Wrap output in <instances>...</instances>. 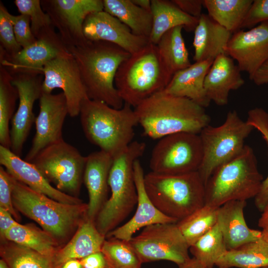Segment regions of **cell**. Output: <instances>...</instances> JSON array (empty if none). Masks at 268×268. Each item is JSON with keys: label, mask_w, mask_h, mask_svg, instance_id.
I'll return each mask as SVG.
<instances>
[{"label": "cell", "mask_w": 268, "mask_h": 268, "mask_svg": "<svg viewBox=\"0 0 268 268\" xmlns=\"http://www.w3.org/2000/svg\"><path fill=\"white\" fill-rule=\"evenodd\" d=\"M77 65L87 97L117 109L124 104L115 85L121 64L131 54L121 47L103 41H86L67 47Z\"/></svg>", "instance_id": "6da1fadb"}, {"label": "cell", "mask_w": 268, "mask_h": 268, "mask_svg": "<svg viewBox=\"0 0 268 268\" xmlns=\"http://www.w3.org/2000/svg\"><path fill=\"white\" fill-rule=\"evenodd\" d=\"M134 110L144 134L154 139L179 133L199 134L210 121L205 108L163 91L144 100Z\"/></svg>", "instance_id": "7a4b0ae2"}, {"label": "cell", "mask_w": 268, "mask_h": 268, "mask_svg": "<svg viewBox=\"0 0 268 268\" xmlns=\"http://www.w3.org/2000/svg\"><path fill=\"white\" fill-rule=\"evenodd\" d=\"M79 115L86 138L113 158L133 141L134 128L138 123L134 109L129 104L124 103L117 109L86 98L81 104Z\"/></svg>", "instance_id": "3957f363"}, {"label": "cell", "mask_w": 268, "mask_h": 268, "mask_svg": "<svg viewBox=\"0 0 268 268\" xmlns=\"http://www.w3.org/2000/svg\"><path fill=\"white\" fill-rule=\"evenodd\" d=\"M12 200L16 210L38 223L59 244L67 240L87 217L88 204L56 201L15 179Z\"/></svg>", "instance_id": "277c9868"}, {"label": "cell", "mask_w": 268, "mask_h": 268, "mask_svg": "<svg viewBox=\"0 0 268 268\" xmlns=\"http://www.w3.org/2000/svg\"><path fill=\"white\" fill-rule=\"evenodd\" d=\"M172 77L157 45L148 43L121 64L115 76V85L124 102L134 108L162 91Z\"/></svg>", "instance_id": "5b68a950"}, {"label": "cell", "mask_w": 268, "mask_h": 268, "mask_svg": "<svg viewBox=\"0 0 268 268\" xmlns=\"http://www.w3.org/2000/svg\"><path fill=\"white\" fill-rule=\"evenodd\" d=\"M145 148L144 142L133 141L113 158L108 180L111 196L95 221L98 230L105 236L117 228L137 205L134 164Z\"/></svg>", "instance_id": "8992f818"}, {"label": "cell", "mask_w": 268, "mask_h": 268, "mask_svg": "<svg viewBox=\"0 0 268 268\" xmlns=\"http://www.w3.org/2000/svg\"><path fill=\"white\" fill-rule=\"evenodd\" d=\"M263 177L253 149L245 145L236 157L218 167L205 185V203L219 207L232 201L255 198Z\"/></svg>", "instance_id": "52a82bcc"}, {"label": "cell", "mask_w": 268, "mask_h": 268, "mask_svg": "<svg viewBox=\"0 0 268 268\" xmlns=\"http://www.w3.org/2000/svg\"><path fill=\"white\" fill-rule=\"evenodd\" d=\"M144 185L155 207L178 221L205 203V185L198 171L176 175L151 171L144 175Z\"/></svg>", "instance_id": "ba28073f"}, {"label": "cell", "mask_w": 268, "mask_h": 268, "mask_svg": "<svg viewBox=\"0 0 268 268\" xmlns=\"http://www.w3.org/2000/svg\"><path fill=\"white\" fill-rule=\"evenodd\" d=\"M254 129L233 110L227 113L220 126L209 125L201 130L199 135L203 155L198 172L204 185L218 167L240 154L245 145V139Z\"/></svg>", "instance_id": "9c48e42d"}, {"label": "cell", "mask_w": 268, "mask_h": 268, "mask_svg": "<svg viewBox=\"0 0 268 268\" xmlns=\"http://www.w3.org/2000/svg\"><path fill=\"white\" fill-rule=\"evenodd\" d=\"M86 162V156L63 139L42 149L31 162L58 190L75 197L83 181Z\"/></svg>", "instance_id": "30bf717a"}, {"label": "cell", "mask_w": 268, "mask_h": 268, "mask_svg": "<svg viewBox=\"0 0 268 268\" xmlns=\"http://www.w3.org/2000/svg\"><path fill=\"white\" fill-rule=\"evenodd\" d=\"M202 155L199 134L176 133L159 139L152 151L149 167L152 172L165 174L198 171Z\"/></svg>", "instance_id": "8fae6325"}, {"label": "cell", "mask_w": 268, "mask_h": 268, "mask_svg": "<svg viewBox=\"0 0 268 268\" xmlns=\"http://www.w3.org/2000/svg\"><path fill=\"white\" fill-rule=\"evenodd\" d=\"M176 223L147 226L129 241L142 264L166 260L179 267L191 258L190 247Z\"/></svg>", "instance_id": "7c38bea8"}, {"label": "cell", "mask_w": 268, "mask_h": 268, "mask_svg": "<svg viewBox=\"0 0 268 268\" xmlns=\"http://www.w3.org/2000/svg\"><path fill=\"white\" fill-rule=\"evenodd\" d=\"M41 6L66 47L87 41L83 32L85 19L92 13L104 10L103 0H44Z\"/></svg>", "instance_id": "4fadbf2b"}, {"label": "cell", "mask_w": 268, "mask_h": 268, "mask_svg": "<svg viewBox=\"0 0 268 268\" xmlns=\"http://www.w3.org/2000/svg\"><path fill=\"white\" fill-rule=\"evenodd\" d=\"M11 82L18 93V109L11 120L10 130V150L20 157L24 144L35 122L34 104L42 93L43 79L39 72H19L11 74Z\"/></svg>", "instance_id": "5bb4252c"}, {"label": "cell", "mask_w": 268, "mask_h": 268, "mask_svg": "<svg viewBox=\"0 0 268 268\" xmlns=\"http://www.w3.org/2000/svg\"><path fill=\"white\" fill-rule=\"evenodd\" d=\"M40 72L44 76L42 92L51 93L55 88H61L67 100L68 115H79L82 101L88 98L72 54L68 51L60 55L46 64Z\"/></svg>", "instance_id": "9a60e30c"}, {"label": "cell", "mask_w": 268, "mask_h": 268, "mask_svg": "<svg viewBox=\"0 0 268 268\" xmlns=\"http://www.w3.org/2000/svg\"><path fill=\"white\" fill-rule=\"evenodd\" d=\"M40 111L36 118V133L31 146L24 158L31 162L45 147L63 139V127L68 111L63 92L56 94L42 92Z\"/></svg>", "instance_id": "2e32d148"}, {"label": "cell", "mask_w": 268, "mask_h": 268, "mask_svg": "<svg viewBox=\"0 0 268 268\" xmlns=\"http://www.w3.org/2000/svg\"><path fill=\"white\" fill-rule=\"evenodd\" d=\"M53 26L43 30L32 44L11 57H0V65L11 74L39 72L48 63L68 51Z\"/></svg>", "instance_id": "e0dca14e"}, {"label": "cell", "mask_w": 268, "mask_h": 268, "mask_svg": "<svg viewBox=\"0 0 268 268\" xmlns=\"http://www.w3.org/2000/svg\"><path fill=\"white\" fill-rule=\"evenodd\" d=\"M226 54L237 62L241 71L251 80L268 59V21L234 33L226 48Z\"/></svg>", "instance_id": "ac0fdd59"}, {"label": "cell", "mask_w": 268, "mask_h": 268, "mask_svg": "<svg viewBox=\"0 0 268 268\" xmlns=\"http://www.w3.org/2000/svg\"><path fill=\"white\" fill-rule=\"evenodd\" d=\"M83 32L87 40L111 43L131 55L149 43L148 38L134 35L127 26L104 10L92 13L86 17Z\"/></svg>", "instance_id": "d6986e66"}, {"label": "cell", "mask_w": 268, "mask_h": 268, "mask_svg": "<svg viewBox=\"0 0 268 268\" xmlns=\"http://www.w3.org/2000/svg\"><path fill=\"white\" fill-rule=\"evenodd\" d=\"M0 164L17 181L61 202L78 204L82 200L53 187L31 162L22 159L10 149L0 145Z\"/></svg>", "instance_id": "ffe728a7"}, {"label": "cell", "mask_w": 268, "mask_h": 268, "mask_svg": "<svg viewBox=\"0 0 268 268\" xmlns=\"http://www.w3.org/2000/svg\"><path fill=\"white\" fill-rule=\"evenodd\" d=\"M134 173L138 196L135 212L130 220L109 232L106 238L114 237L129 241L134 234L142 227L157 223L178 222L160 211L149 198L144 188L143 170L138 159L134 163Z\"/></svg>", "instance_id": "44dd1931"}, {"label": "cell", "mask_w": 268, "mask_h": 268, "mask_svg": "<svg viewBox=\"0 0 268 268\" xmlns=\"http://www.w3.org/2000/svg\"><path fill=\"white\" fill-rule=\"evenodd\" d=\"M113 161L112 156L101 150L86 156L83 182L89 196L87 218L91 221H95L99 212L109 199L108 180Z\"/></svg>", "instance_id": "7402d4cb"}, {"label": "cell", "mask_w": 268, "mask_h": 268, "mask_svg": "<svg viewBox=\"0 0 268 268\" xmlns=\"http://www.w3.org/2000/svg\"><path fill=\"white\" fill-rule=\"evenodd\" d=\"M241 71L234 60L227 54L217 57L204 80L205 93L210 101L218 106L227 105L230 92L238 89L245 83Z\"/></svg>", "instance_id": "603a6c76"}, {"label": "cell", "mask_w": 268, "mask_h": 268, "mask_svg": "<svg viewBox=\"0 0 268 268\" xmlns=\"http://www.w3.org/2000/svg\"><path fill=\"white\" fill-rule=\"evenodd\" d=\"M245 201H228L217 209V224L228 250L235 249L262 236L261 230L249 228L245 221Z\"/></svg>", "instance_id": "cb8c5ba5"}, {"label": "cell", "mask_w": 268, "mask_h": 268, "mask_svg": "<svg viewBox=\"0 0 268 268\" xmlns=\"http://www.w3.org/2000/svg\"><path fill=\"white\" fill-rule=\"evenodd\" d=\"M213 61L195 62L189 67L176 72L162 91L177 97L189 99L205 108L210 101L204 89V80Z\"/></svg>", "instance_id": "d4e9b609"}, {"label": "cell", "mask_w": 268, "mask_h": 268, "mask_svg": "<svg viewBox=\"0 0 268 268\" xmlns=\"http://www.w3.org/2000/svg\"><path fill=\"white\" fill-rule=\"evenodd\" d=\"M232 35V33L208 14L202 13L194 30V60L195 62L214 61L219 55L226 54V48Z\"/></svg>", "instance_id": "484cf974"}, {"label": "cell", "mask_w": 268, "mask_h": 268, "mask_svg": "<svg viewBox=\"0 0 268 268\" xmlns=\"http://www.w3.org/2000/svg\"><path fill=\"white\" fill-rule=\"evenodd\" d=\"M105 238L106 236L98 230L95 222L87 217L70 241L58 250L53 258L55 268H61L69 260H80L101 251Z\"/></svg>", "instance_id": "4316f807"}, {"label": "cell", "mask_w": 268, "mask_h": 268, "mask_svg": "<svg viewBox=\"0 0 268 268\" xmlns=\"http://www.w3.org/2000/svg\"><path fill=\"white\" fill-rule=\"evenodd\" d=\"M151 12L152 25L148 39L154 45L166 32L176 27L194 30L199 20L183 12L172 0H151Z\"/></svg>", "instance_id": "83f0119b"}, {"label": "cell", "mask_w": 268, "mask_h": 268, "mask_svg": "<svg viewBox=\"0 0 268 268\" xmlns=\"http://www.w3.org/2000/svg\"><path fill=\"white\" fill-rule=\"evenodd\" d=\"M217 268L268 267V239L262 236L235 249L228 250L216 262Z\"/></svg>", "instance_id": "f1b7e54d"}, {"label": "cell", "mask_w": 268, "mask_h": 268, "mask_svg": "<svg viewBox=\"0 0 268 268\" xmlns=\"http://www.w3.org/2000/svg\"><path fill=\"white\" fill-rule=\"evenodd\" d=\"M104 10L117 18L135 35L149 38L152 16L151 11L136 5L132 0H103Z\"/></svg>", "instance_id": "f546056e"}, {"label": "cell", "mask_w": 268, "mask_h": 268, "mask_svg": "<svg viewBox=\"0 0 268 268\" xmlns=\"http://www.w3.org/2000/svg\"><path fill=\"white\" fill-rule=\"evenodd\" d=\"M2 239L27 247L52 260L60 248L52 236L30 224L18 223L8 230Z\"/></svg>", "instance_id": "4dcf8cb0"}, {"label": "cell", "mask_w": 268, "mask_h": 268, "mask_svg": "<svg viewBox=\"0 0 268 268\" xmlns=\"http://www.w3.org/2000/svg\"><path fill=\"white\" fill-rule=\"evenodd\" d=\"M253 0H203L208 15L232 33L241 25Z\"/></svg>", "instance_id": "1f68e13d"}, {"label": "cell", "mask_w": 268, "mask_h": 268, "mask_svg": "<svg viewBox=\"0 0 268 268\" xmlns=\"http://www.w3.org/2000/svg\"><path fill=\"white\" fill-rule=\"evenodd\" d=\"M183 29V27L178 26L170 29L161 37L156 45L164 64L172 76L191 65L182 35Z\"/></svg>", "instance_id": "d6a6232c"}, {"label": "cell", "mask_w": 268, "mask_h": 268, "mask_svg": "<svg viewBox=\"0 0 268 268\" xmlns=\"http://www.w3.org/2000/svg\"><path fill=\"white\" fill-rule=\"evenodd\" d=\"M12 75L4 67L0 66V143L10 149L9 123L14 115L18 99L16 88L12 84Z\"/></svg>", "instance_id": "836d02e7"}, {"label": "cell", "mask_w": 268, "mask_h": 268, "mask_svg": "<svg viewBox=\"0 0 268 268\" xmlns=\"http://www.w3.org/2000/svg\"><path fill=\"white\" fill-rule=\"evenodd\" d=\"M0 252L9 268H55L52 259L6 240L2 239Z\"/></svg>", "instance_id": "e575fe53"}, {"label": "cell", "mask_w": 268, "mask_h": 268, "mask_svg": "<svg viewBox=\"0 0 268 268\" xmlns=\"http://www.w3.org/2000/svg\"><path fill=\"white\" fill-rule=\"evenodd\" d=\"M217 209L204 204L176 223L190 247L216 224Z\"/></svg>", "instance_id": "d590c367"}, {"label": "cell", "mask_w": 268, "mask_h": 268, "mask_svg": "<svg viewBox=\"0 0 268 268\" xmlns=\"http://www.w3.org/2000/svg\"><path fill=\"white\" fill-rule=\"evenodd\" d=\"M193 257L208 268H213L228 251L217 223L190 247Z\"/></svg>", "instance_id": "8d00e7d4"}, {"label": "cell", "mask_w": 268, "mask_h": 268, "mask_svg": "<svg viewBox=\"0 0 268 268\" xmlns=\"http://www.w3.org/2000/svg\"><path fill=\"white\" fill-rule=\"evenodd\" d=\"M110 268H141L142 262L129 241L111 237L101 249Z\"/></svg>", "instance_id": "74e56055"}, {"label": "cell", "mask_w": 268, "mask_h": 268, "mask_svg": "<svg viewBox=\"0 0 268 268\" xmlns=\"http://www.w3.org/2000/svg\"><path fill=\"white\" fill-rule=\"evenodd\" d=\"M246 121L261 134L268 146V113L261 108L252 109L248 112ZM255 204L261 212L268 206V176L255 198Z\"/></svg>", "instance_id": "f35d334b"}, {"label": "cell", "mask_w": 268, "mask_h": 268, "mask_svg": "<svg viewBox=\"0 0 268 268\" xmlns=\"http://www.w3.org/2000/svg\"><path fill=\"white\" fill-rule=\"evenodd\" d=\"M14 3L20 14L29 16L36 38L43 30L53 26L50 16L42 7L41 0H15Z\"/></svg>", "instance_id": "ab89813d"}, {"label": "cell", "mask_w": 268, "mask_h": 268, "mask_svg": "<svg viewBox=\"0 0 268 268\" xmlns=\"http://www.w3.org/2000/svg\"><path fill=\"white\" fill-rule=\"evenodd\" d=\"M9 15L7 9L0 1V57H13L22 49L15 38L13 25Z\"/></svg>", "instance_id": "60d3db41"}, {"label": "cell", "mask_w": 268, "mask_h": 268, "mask_svg": "<svg viewBox=\"0 0 268 268\" xmlns=\"http://www.w3.org/2000/svg\"><path fill=\"white\" fill-rule=\"evenodd\" d=\"M15 179L2 166H0V207L7 210L18 222L20 218L14 208L12 193Z\"/></svg>", "instance_id": "b9f144b4"}, {"label": "cell", "mask_w": 268, "mask_h": 268, "mask_svg": "<svg viewBox=\"0 0 268 268\" xmlns=\"http://www.w3.org/2000/svg\"><path fill=\"white\" fill-rule=\"evenodd\" d=\"M9 16L13 25L15 38L21 48L34 43L37 39L32 31L29 16L22 14L15 16L10 13Z\"/></svg>", "instance_id": "7bdbcfd3"}, {"label": "cell", "mask_w": 268, "mask_h": 268, "mask_svg": "<svg viewBox=\"0 0 268 268\" xmlns=\"http://www.w3.org/2000/svg\"><path fill=\"white\" fill-rule=\"evenodd\" d=\"M267 21H268V0H254L245 17L241 29H250Z\"/></svg>", "instance_id": "ee69618b"}, {"label": "cell", "mask_w": 268, "mask_h": 268, "mask_svg": "<svg viewBox=\"0 0 268 268\" xmlns=\"http://www.w3.org/2000/svg\"><path fill=\"white\" fill-rule=\"evenodd\" d=\"M172 1L186 14L197 18L201 15L203 0H172Z\"/></svg>", "instance_id": "f6af8a7d"}, {"label": "cell", "mask_w": 268, "mask_h": 268, "mask_svg": "<svg viewBox=\"0 0 268 268\" xmlns=\"http://www.w3.org/2000/svg\"><path fill=\"white\" fill-rule=\"evenodd\" d=\"M79 260L82 268H110L101 251L93 253Z\"/></svg>", "instance_id": "bcb514c9"}, {"label": "cell", "mask_w": 268, "mask_h": 268, "mask_svg": "<svg viewBox=\"0 0 268 268\" xmlns=\"http://www.w3.org/2000/svg\"><path fill=\"white\" fill-rule=\"evenodd\" d=\"M18 223L7 210L0 207V234L1 239L8 230Z\"/></svg>", "instance_id": "7dc6e473"}, {"label": "cell", "mask_w": 268, "mask_h": 268, "mask_svg": "<svg viewBox=\"0 0 268 268\" xmlns=\"http://www.w3.org/2000/svg\"><path fill=\"white\" fill-rule=\"evenodd\" d=\"M251 80L258 86L268 84V59L256 71Z\"/></svg>", "instance_id": "c3c4849f"}, {"label": "cell", "mask_w": 268, "mask_h": 268, "mask_svg": "<svg viewBox=\"0 0 268 268\" xmlns=\"http://www.w3.org/2000/svg\"><path fill=\"white\" fill-rule=\"evenodd\" d=\"M261 212L258 225L261 228L263 235L268 239V206Z\"/></svg>", "instance_id": "681fc988"}, {"label": "cell", "mask_w": 268, "mask_h": 268, "mask_svg": "<svg viewBox=\"0 0 268 268\" xmlns=\"http://www.w3.org/2000/svg\"><path fill=\"white\" fill-rule=\"evenodd\" d=\"M178 268H208L195 258H190Z\"/></svg>", "instance_id": "f907efd6"}, {"label": "cell", "mask_w": 268, "mask_h": 268, "mask_svg": "<svg viewBox=\"0 0 268 268\" xmlns=\"http://www.w3.org/2000/svg\"><path fill=\"white\" fill-rule=\"evenodd\" d=\"M61 268H82V267L79 260L70 259L65 262Z\"/></svg>", "instance_id": "816d5d0a"}, {"label": "cell", "mask_w": 268, "mask_h": 268, "mask_svg": "<svg viewBox=\"0 0 268 268\" xmlns=\"http://www.w3.org/2000/svg\"><path fill=\"white\" fill-rule=\"evenodd\" d=\"M133 2L140 7L151 11V0H132Z\"/></svg>", "instance_id": "f5cc1de1"}, {"label": "cell", "mask_w": 268, "mask_h": 268, "mask_svg": "<svg viewBox=\"0 0 268 268\" xmlns=\"http://www.w3.org/2000/svg\"><path fill=\"white\" fill-rule=\"evenodd\" d=\"M0 268H9L7 264L3 259L0 260Z\"/></svg>", "instance_id": "db71d44e"}, {"label": "cell", "mask_w": 268, "mask_h": 268, "mask_svg": "<svg viewBox=\"0 0 268 268\" xmlns=\"http://www.w3.org/2000/svg\"><path fill=\"white\" fill-rule=\"evenodd\" d=\"M268 268V267H264V268Z\"/></svg>", "instance_id": "11a10c76"}]
</instances>
